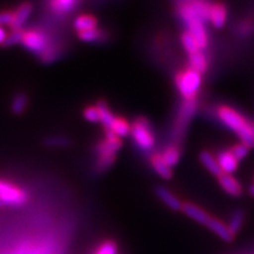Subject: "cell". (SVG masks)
I'll list each match as a JSON object with an SVG mask.
<instances>
[{
  "mask_svg": "<svg viewBox=\"0 0 254 254\" xmlns=\"http://www.w3.org/2000/svg\"><path fill=\"white\" fill-rule=\"evenodd\" d=\"M217 116L220 122L239 136L240 141L247 147H254V124L233 107L222 105L217 110Z\"/></svg>",
  "mask_w": 254,
  "mask_h": 254,
  "instance_id": "obj_1",
  "label": "cell"
},
{
  "mask_svg": "<svg viewBox=\"0 0 254 254\" xmlns=\"http://www.w3.org/2000/svg\"><path fill=\"white\" fill-rule=\"evenodd\" d=\"M178 17L185 25L186 31L194 38L200 51H204L208 46V32L206 23L193 11L189 0H184L177 8Z\"/></svg>",
  "mask_w": 254,
  "mask_h": 254,
  "instance_id": "obj_2",
  "label": "cell"
},
{
  "mask_svg": "<svg viewBox=\"0 0 254 254\" xmlns=\"http://www.w3.org/2000/svg\"><path fill=\"white\" fill-rule=\"evenodd\" d=\"M123 147L122 138L117 136L110 129H105V139L99 141L95 146L97 152V163L95 170L98 172H104L114 164L116 154Z\"/></svg>",
  "mask_w": 254,
  "mask_h": 254,
  "instance_id": "obj_3",
  "label": "cell"
},
{
  "mask_svg": "<svg viewBox=\"0 0 254 254\" xmlns=\"http://www.w3.org/2000/svg\"><path fill=\"white\" fill-rule=\"evenodd\" d=\"M176 86L185 101L195 100L202 84V74L187 67L176 75Z\"/></svg>",
  "mask_w": 254,
  "mask_h": 254,
  "instance_id": "obj_4",
  "label": "cell"
},
{
  "mask_svg": "<svg viewBox=\"0 0 254 254\" xmlns=\"http://www.w3.org/2000/svg\"><path fill=\"white\" fill-rule=\"evenodd\" d=\"M131 135L140 150L151 151L155 145V136L150 120L145 117H138L131 125Z\"/></svg>",
  "mask_w": 254,
  "mask_h": 254,
  "instance_id": "obj_5",
  "label": "cell"
},
{
  "mask_svg": "<svg viewBox=\"0 0 254 254\" xmlns=\"http://www.w3.org/2000/svg\"><path fill=\"white\" fill-rule=\"evenodd\" d=\"M195 111H196V101L195 100H192V101L184 100L183 105L180 106V109H179V112H178L177 119H176V122H174V126L172 129V132H173L172 135L176 140H178V139H180L182 136L185 135L186 128H187V126H189L190 120L192 119L193 116H194Z\"/></svg>",
  "mask_w": 254,
  "mask_h": 254,
  "instance_id": "obj_6",
  "label": "cell"
},
{
  "mask_svg": "<svg viewBox=\"0 0 254 254\" xmlns=\"http://www.w3.org/2000/svg\"><path fill=\"white\" fill-rule=\"evenodd\" d=\"M0 201L5 206H20L27 201V194L19 187L0 180Z\"/></svg>",
  "mask_w": 254,
  "mask_h": 254,
  "instance_id": "obj_7",
  "label": "cell"
},
{
  "mask_svg": "<svg viewBox=\"0 0 254 254\" xmlns=\"http://www.w3.org/2000/svg\"><path fill=\"white\" fill-rule=\"evenodd\" d=\"M21 44L31 52L37 53V55L39 53L41 56L49 49L46 37L38 31H24Z\"/></svg>",
  "mask_w": 254,
  "mask_h": 254,
  "instance_id": "obj_8",
  "label": "cell"
},
{
  "mask_svg": "<svg viewBox=\"0 0 254 254\" xmlns=\"http://www.w3.org/2000/svg\"><path fill=\"white\" fill-rule=\"evenodd\" d=\"M228 11L226 5L221 1L211 2L208 12V23L214 28L220 30L226 25Z\"/></svg>",
  "mask_w": 254,
  "mask_h": 254,
  "instance_id": "obj_9",
  "label": "cell"
},
{
  "mask_svg": "<svg viewBox=\"0 0 254 254\" xmlns=\"http://www.w3.org/2000/svg\"><path fill=\"white\" fill-rule=\"evenodd\" d=\"M217 163L220 167L222 174H233L238 170L239 161L237 160L230 150H222L215 155Z\"/></svg>",
  "mask_w": 254,
  "mask_h": 254,
  "instance_id": "obj_10",
  "label": "cell"
},
{
  "mask_svg": "<svg viewBox=\"0 0 254 254\" xmlns=\"http://www.w3.org/2000/svg\"><path fill=\"white\" fill-rule=\"evenodd\" d=\"M218 183L219 185L227 194L232 196H241L244 193V189L241 186V184L234 178L232 174H221L220 177H218Z\"/></svg>",
  "mask_w": 254,
  "mask_h": 254,
  "instance_id": "obj_11",
  "label": "cell"
},
{
  "mask_svg": "<svg viewBox=\"0 0 254 254\" xmlns=\"http://www.w3.org/2000/svg\"><path fill=\"white\" fill-rule=\"evenodd\" d=\"M155 194L168 208L172 209V211H182L183 208V202L180 201V199L174 194L173 192H171L170 190L166 189L164 186H157L155 189Z\"/></svg>",
  "mask_w": 254,
  "mask_h": 254,
  "instance_id": "obj_12",
  "label": "cell"
},
{
  "mask_svg": "<svg viewBox=\"0 0 254 254\" xmlns=\"http://www.w3.org/2000/svg\"><path fill=\"white\" fill-rule=\"evenodd\" d=\"M205 226L209 228V230L213 232V233L217 234L220 239L226 241V243H230V241L234 239V236L231 233L230 230H228L227 225L219 220V219L213 218L212 215L209 217L207 222L205 224Z\"/></svg>",
  "mask_w": 254,
  "mask_h": 254,
  "instance_id": "obj_13",
  "label": "cell"
},
{
  "mask_svg": "<svg viewBox=\"0 0 254 254\" xmlns=\"http://www.w3.org/2000/svg\"><path fill=\"white\" fill-rule=\"evenodd\" d=\"M182 211L187 215V217L193 219V220L199 222V224H202L204 226L206 222H207L209 217H211L207 212H205L201 207L192 204V202H184Z\"/></svg>",
  "mask_w": 254,
  "mask_h": 254,
  "instance_id": "obj_14",
  "label": "cell"
},
{
  "mask_svg": "<svg viewBox=\"0 0 254 254\" xmlns=\"http://www.w3.org/2000/svg\"><path fill=\"white\" fill-rule=\"evenodd\" d=\"M150 164L153 167L155 173L160 176L163 179L170 180L173 177V171L170 166H167L166 163L164 161L163 157L160 153H153L150 158Z\"/></svg>",
  "mask_w": 254,
  "mask_h": 254,
  "instance_id": "obj_15",
  "label": "cell"
},
{
  "mask_svg": "<svg viewBox=\"0 0 254 254\" xmlns=\"http://www.w3.org/2000/svg\"><path fill=\"white\" fill-rule=\"evenodd\" d=\"M32 13V5L30 2H24L17 8V11L13 13V21H12L11 27L12 30H21V26L26 23Z\"/></svg>",
  "mask_w": 254,
  "mask_h": 254,
  "instance_id": "obj_16",
  "label": "cell"
},
{
  "mask_svg": "<svg viewBox=\"0 0 254 254\" xmlns=\"http://www.w3.org/2000/svg\"><path fill=\"white\" fill-rule=\"evenodd\" d=\"M199 160L200 163L204 165V167L208 171L209 173L213 174L214 177H220L222 172L217 163L215 155L212 154L209 151H201L199 153Z\"/></svg>",
  "mask_w": 254,
  "mask_h": 254,
  "instance_id": "obj_17",
  "label": "cell"
},
{
  "mask_svg": "<svg viewBox=\"0 0 254 254\" xmlns=\"http://www.w3.org/2000/svg\"><path fill=\"white\" fill-rule=\"evenodd\" d=\"M189 67L199 72L200 74L205 73L208 68L207 57H206L204 51H198L194 55L189 56Z\"/></svg>",
  "mask_w": 254,
  "mask_h": 254,
  "instance_id": "obj_18",
  "label": "cell"
},
{
  "mask_svg": "<svg viewBox=\"0 0 254 254\" xmlns=\"http://www.w3.org/2000/svg\"><path fill=\"white\" fill-rule=\"evenodd\" d=\"M160 154L167 166H170L171 168L178 165L180 160V157H182V152H180V148L178 147L177 144L167 146V147L163 151V153Z\"/></svg>",
  "mask_w": 254,
  "mask_h": 254,
  "instance_id": "obj_19",
  "label": "cell"
},
{
  "mask_svg": "<svg viewBox=\"0 0 254 254\" xmlns=\"http://www.w3.org/2000/svg\"><path fill=\"white\" fill-rule=\"evenodd\" d=\"M73 25H74V28L78 31V33H80V32H85L97 27L98 20L97 18L91 14H81L75 18Z\"/></svg>",
  "mask_w": 254,
  "mask_h": 254,
  "instance_id": "obj_20",
  "label": "cell"
},
{
  "mask_svg": "<svg viewBox=\"0 0 254 254\" xmlns=\"http://www.w3.org/2000/svg\"><path fill=\"white\" fill-rule=\"evenodd\" d=\"M110 131H112L119 138H124V136L131 134V124L123 117H116L111 125Z\"/></svg>",
  "mask_w": 254,
  "mask_h": 254,
  "instance_id": "obj_21",
  "label": "cell"
},
{
  "mask_svg": "<svg viewBox=\"0 0 254 254\" xmlns=\"http://www.w3.org/2000/svg\"><path fill=\"white\" fill-rule=\"evenodd\" d=\"M95 106H97L98 111H99L100 123L103 124L105 129H110L111 125H112L113 120L116 117H114V114L112 112H111L109 105L106 104V101L100 100V101H98V104L95 105Z\"/></svg>",
  "mask_w": 254,
  "mask_h": 254,
  "instance_id": "obj_22",
  "label": "cell"
},
{
  "mask_svg": "<svg viewBox=\"0 0 254 254\" xmlns=\"http://www.w3.org/2000/svg\"><path fill=\"white\" fill-rule=\"evenodd\" d=\"M79 0H51V7L58 14L71 12L78 4Z\"/></svg>",
  "mask_w": 254,
  "mask_h": 254,
  "instance_id": "obj_23",
  "label": "cell"
},
{
  "mask_svg": "<svg viewBox=\"0 0 254 254\" xmlns=\"http://www.w3.org/2000/svg\"><path fill=\"white\" fill-rule=\"evenodd\" d=\"M244 218H245V213H244L243 209H237V211H234L232 213L230 221L227 224V227L234 237H236V234L240 231L241 226H243Z\"/></svg>",
  "mask_w": 254,
  "mask_h": 254,
  "instance_id": "obj_24",
  "label": "cell"
},
{
  "mask_svg": "<svg viewBox=\"0 0 254 254\" xmlns=\"http://www.w3.org/2000/svg\"><path fill=\"white\" fill-rule=\"evenodd\" d=\"M78 36L80 38V40L86 41V43H98V41L104 40L105 33L100 28L95 27L92 28V30L80 32V33H78Z\"/></svg>",
  "mask_w": 254,
  "mask_h": 254,
  "instance_id": "obj_25",
  "label": "cell"
},
{
  "mask_svg": "<svg viewBox=\"0 0 254 254\" xmlns=\"http://www.w3.org/2000/svg\"><path fill=\"white\" fill-rule=\"evenodd\" d=\"M27 100L28 98L26 93H24V92L18 93L13 98V100H12V104H11L12 112H13L15 116H19V114L23 113L27 106Z\"/></svg>",
  "mask_w": 254,
  "mask_h": 254,
  "instance_id": "obj_26",
  "label": "cell"
},
{
  "mask_svg": "<svg viewBox=\"0 0 254 254\" xmlns=\"http://www.w3.org/2000/svg\"><path fill=\"white\" fill-rule=\"evenodd\" d=\"M180 40H182V45L184 47V50H185L186 52L189 53V56L194 55V53H196L198 51H200L195 39L192 36H190V34L187 31L183 32L182 37H180Z\"/></svg>",
  "mask_w": 254,
  "mask_h": 254,
  "instance_id": "obj_27",
  "label": "cell"
},
{
  "mask_svg": "<svg viewBox=\"0 0 254 254\" xmlns=\"http://www.w3.org/2000/svg\"><path fill=\"white\" fill-rule=\"evenodd\" d=\"M45 144L50 147H65L71 144V140L64 135H52L45 139Z\"/></svg>",
  "mask_w": 254,
  "mask_h": 254,
  "instance_id": "obj_28",
  "label": "cell"
},
{
  "mask_svg": "<svg viewBox=\"0 0 254 254\" xmlns=\"http://www.w3.org/2000/svg\"><path fill=\"white\" fill-rule=\"evenodd\" d=\"M94 254H118V247L114 241L107 240L95 250Z\"/></svg>",
  "mask_w": 254,
  "mask_h": 254,
  "instance_id": "obj_29",
  "label": "cell"
},
{
  "mask_svg": "<svg viewBox=\"0 0 254 254\" xmlns=\"http://www.w3.org/2000/svg\"><path fill=\"white\" fill-rule=\"evenodd\" d=\"M230 151L233 153V155L236 157L237 160L240 163L243 159H245L247 157V154H249V152H250V147H247V146L244 145L243 142H239V144L232 146V147L230 148Z\"/></svg>",
  "mask_w": 254,
  "mask_h": 254,
  "instance_id": "obj_30",
  "label": "cell"
},
{
  "mask_svg": "<svg viewBox=\"0 0 254 254\" xmlns=\"http://www.w3.org/2000/svg\"><path fill=\"white\" fill-rule=\"evenodd\" d=\"M23 36H24L23 30H13L11 33H9V36H7V38H6L4 46L17 45V44L21 43V40H23Z\"/></svg>",
  "mask_w": 254,
  "mask_h": 254,
  "instance_id": "obj_31",
  "label": "cell"
},
{
  "mask_svg": "<svg viewBox=\"0 0 254 254\" xmlns=\"http://www.w3.org/2000/svg\"><path fill=\"white\" fill-rule=\"evenodd\" d=\"M85 119L91 123H100V114L97 106H88L84 110Z\"/></svg>",
  "mask_w": 254,
  "mask_h": 254,
  "instance_id": "obj_32",
  "label": "cell"
},
{
  "mask_svg": "<svg viewBox=\"0 0 254 254\" xmlns=\"http://www.w3.org/2000/svg\"><path fill=\"white\" fill-rule=\"evenodd\" d=\"M13 21V13L11 12H0V26L1 25H9Z\"/></svg>",
  "mask_w": 254,
  "mask_h": 254,
  "instance_id": "obj_33",
  "label": "cell"
},
{
  "mask_svg": "<svg viewBox=\"0 0 254 254\" xmlns=\"http://www.w3.org/2000/svg\"><path fill=\"white\" fill-rule=\"evenodd\" d=\"M6 38H7V34H6L4 28L0 26V45H4Z\"/></svg>",
  "mask_w": 254,
  "mask_h": 254,
  "instance_id": "obj_34",
  "label": "cell"
},
{
  "mask_svg": "<svg viewBox=\"0 0 254 254\" xmlns=\"http://www.w3.org/2000/svg\"><path fill=\"white\" fill-rule=\"evenodd\" d=\"M249 193H250L251 196H253V198H254V184H252V185L249 187Z\"/></svg>",
  "mask_w": 254,
  "mask_h": 254,
  "instance_id": "obj_35",
  "label": "cell"
},
{
  "mask_svg": "<svg viewBox=\"0 0 254 254\" xmlns=\"http://www.w3.org/2000/svg\"><path fill=\"white\" fill-rule=\"evenodd\" d=\"M4 206H5V205H4V204H2V202H1V201H0V208H1V207H4Z\"/></svg>",
  "mask_w": 254,
  "mask_h": 254,
  "instance_id": "obj_36",
  "label": "cell"
},
{
  "mask_svg": "<svg viewBox=\"0 0 254 254\" xmlns=\"http://www.w3.org/2000/svg\"><path fill=\"white\" fill-rule=\"evenodd\" d=\"M253 184H254V177H253Z\"/></svg>",
  "mask_w": 254,
  "mask_h": 254,
  "instance_id": "obj_37",
  "label": "cell"
}]
</instances>
